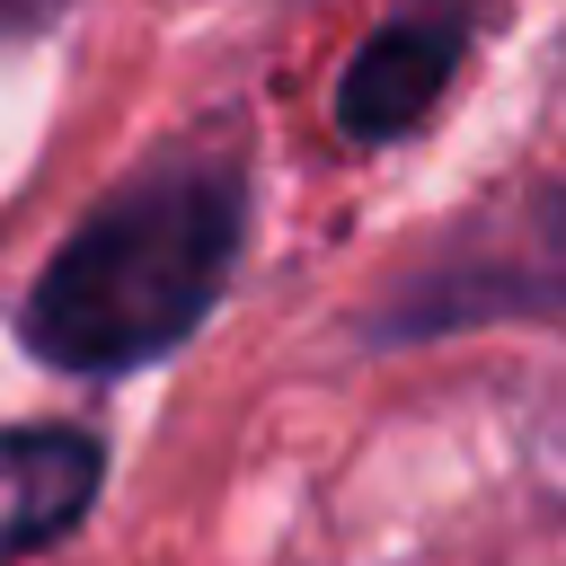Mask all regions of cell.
I'll return each mask as SVG.
<instances>
[{"label":"cell","instance_id":"cell-1","mask_svg":"<svg viewBox=\"0 0 566 566\" xmlns=\"http://www.w3.org/2000/svg\"><path fill=\"white\" fill-rule=\"evenodd\" d=\"M239 265V186L168 168L97 203L27 301V345L62 371H133L203 327Z\"/></svg>","mask_w":566,"mask_h":566},{"label":"cell","instance_id":"cell-3","mask_svg":"<svg viewBox=\"0 0 566 566\" xmlns=\"http://www.w3.org/2000/svg\"><path fill=\"white\" fill-rule=\"evenodd\" d=\"M106 451L71 424H9L0 433V557L62 539L97 495Z\"/></svg>","mask_w":566,"mask_h":566},{"label":"cell","instance_id":"cell-2","mask_svg":"<svg viewBox=\"0 0 566 566\" xmlns=\"http://www.w3.org/2000/svg\"><path fill=\"white\" fill-rule=\"evenodd\" d=\"M451 71H460V18H451V9L398 18V27H380V35L345 62L336 124H345L354 142H398L407 124L433 115V97L451 88Z\"/></svg>","mask_w":566,"mask_h":566}]
</instances>
